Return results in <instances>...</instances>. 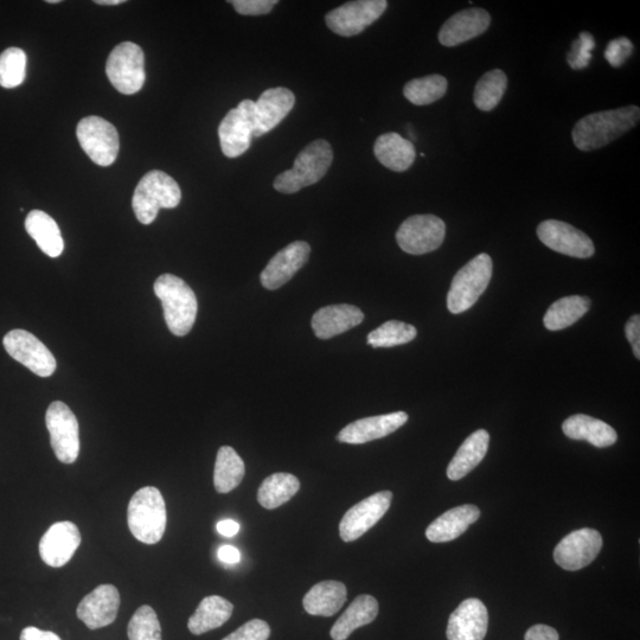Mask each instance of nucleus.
Instances as JSON below:
<instances>
[{
    "mask_svg": "<svg viewBox=\"0 0 640 640\" xmlns=\"http://www.w3.org/2000/svg\"><path fill=\"white\" fill-rule=\"evenodd\" d=\"M639 119L640 110L637 106L587 115L573 128L574 144L585 152L599 150L632 130L639 123Z\"/></svg>",
    "mask_w": 640,
    "mask_h": 640,
    "instance_id": "f257e3e1",
    "label": "nucleus"
},
{
    "mask_svg": "<svg viewBox=\"0 0 640 640\" xmlns=\"http://www.w3.org/2000/svg\"><path fill=\"white\" fill-rule=\"evenodd\" d=\"M155 293L163 305L169 330L177 337L187 336L197 317V298L191 287L174 274H163L156 280Z\"/></svg>",
    "mask_w": 640,
    "mask_h": 640,
    "instance_id": "f03ea898",
    "label": "nucleus"
},
{
    "mask_svg": "<svg viewBox=\"0 0 640 640\" xmlns=\"http://www.w3.org/2000/svg\"><path fill=\"white\" fill-rule=\"evenodd\" d=\"M166 522L168 514L162 492L153 486H146L133 495L127 508V523L138 541L158 543L163 539Z\"/></svg>",
    "mask_w": 640,
    "mask_h": 640,
    "instance_id": "7ed1b4c3",
    "label": "nucleus"
},
{
    "mask_svg": "<svg viewBox=\"0 0 640 640\" xmlns=\"http://www.w3.org/2000/svg\"><path fill=\"white\" fill-rule=\"evenodd\" d=\"M334 160L331 145L324 139L315 140L299 153L291 170L280 174L274 181V189L283 194H296L316 184L329 171Z\"/></svg>",
    "mask_w": 640,
    "mask_h": 640,
    "instance_id": "20e7f679",
    "label": "nucleus"
},
{
    "mask_svg": "<svg viewBox=\"0 0 640 640\" xmlns=\"http://www.w3.org/2000/svg\"><path fill=\"white\" fill-rule=\"evenodd\" d=\"M181 200L182 191L175 179L163 171L153 170L140 179L132 207L140 223L151 224L160 209H174Z\"/></svg>",
    "mask_w": 640,
    "mask_h": 640,
    "instance_id": "39448f33",
    "label": "nucleus"
},
{
    "mask_svg": "<svg viewBox=\"0 0 640 640\" xmlns=\"http://www.w3.org/2000/svg\"><path fill=\"white\" fill-rule=\"evenodd\" d=\"M492 271H494V264L491 256L485 253L479 254L469 264L460 268L454 275L450 292H448V310L454 315L470 310L488 288Z\"/></svg>",
    "mask_w": 640,
    "mask_h": 640,
    "instance_id": "423d86ee",
    "label": "nucleus"
},
{
    "mask_svg": "<svg viewBox=\"0 0 640 640\" xmlns=\"http://www.w3.org/2000/svg\"><path fill=\"white\" fill-rule=\"evenodd\" d=\"M106 73L113 87L120 93H138L146 80L143 49L133 42L120 43L108 57Z\"/></svg>",
    "mask_w": 640,
    "mask_h": 640,
    "instance_id": "0eeeda50",
    "label": "nucleus"
},
{
    "mask_svg": "<svg viewBox=\"0 0 640 640\" xmlns=\"http://www.w3.org/2000/svg\"><path fill=\"white\" fill-rule=\"evenodd\" d=\"M50 444L63 464H74L80 454L79 422L70 408L61 401L51 403L46 414Z\"/></svg>",
    "mask_w": 640,
    "mask_h": 640,
    "instance_id": "6e6552de",
    "label": "nucleus"
},
{
    "mask_svg": "<svg viewBox=\"0 0 640 640\" xmlns=\"http://www.w3.org/2000/svg\"><path fill=\"white\" fill-rule=\"evenodd\" d=\"M76 136L86 155L99 166H111L117 160L120 140L117 128L100 117L83 118Z\"/></svg>",
    "mask_w": 640,
    "mask_h": 640,
    "instance_id": "1a4fd4ad",
    "label": "nucleus"
},
{
    "mask_svg": "<svg viewBox=\"0 0 640 640\" xmlns=\"http://www.w3.org/2000/svg\"><path fill=\"white\" fill-rule=\"evenodd\" d=\"M446 224L434 215H414L401 224L396 233L403 252L422 255L437 251L443 245Z\"/></svg>",
    "mask_w": 640,
    "mask_h": 640,
    "instance_id": "9d476101",
    "label": "nucleus"
},
{
    "mask_svg": "<svg viewBox=\"0 0 640 640\" xmlns=\"http://www.w3.org/2000/svg\"><path fill=\"white\" fill-rule=\"evenodd\" d=\"M255 131V102L243 100L230 110L219 127L223 155L238 158L251 147Z\"/></svg>",
    "mask_w": 640,
    "mask_h": 640,
    "instance_id": "9b49d317",
    "label": "nucleus"
},
{
    "mask_svg": "<svg viewBox=\"0 0 640 640\" xmlns=\"http://www.w3.org/2000/svg\"><path fill=\"white\" fill-rule=\"evenodd\" d=\"M3 344L6 352L14 360L37 376L49 377L55 373L57 364L54 355L29 331L12 330L5 335Z\"/></svg>",
    "mask_w": 640,
    "mask_h": 640,
    "instance_id": "f8f14e48",
    "label": "nucleus"
},
{
    "mask_svg": "<svg viewBox=\"0 0 640 640\" xmlns=\"http://www.w3.org/2000/svg\"><path fill=\"white\" fill-rule=\"evenodd\" d=\"M387 8L386 0H358L330 11L325 22L339 36H356L375 23Z\"/></svg>",
    "mask_w": 640,
    "mask_h": 640,
    "instance_id": "ddd939ff",
    "label": "nucleus"
},
{
    "mask_svg": "<svg viewBox=\"0 0 640 640\" xmlns=\"http://www.w3.org/2000/svg\"><path fill=\"white\" fill-rule=\"evenodd\" d=\"M603 548V536L598 530L584 528L563 537L554 550L556 565L576 572L591 565Z\"/></svg>",
    "mask_w": 640,
    "mask_h": 640,
    "instance_id": "4468645a",
    "label": "nucleus"
},
{
    "mask_svg": "<svg viewBox=\"0 0 640 640\" xmlns=\"http://www.w3.org/2000/svg\"><path fill=\"white\" fill-rule=\"evenodd\" d=\"M392 499V492L381 491L349 509L339 524V535L342 540L354 542L360 539L387 514Z\"/></svg>",
    "mask_w": 640,
    "mask_h": 640,
    "instance_id": "2eb2a0df",
    "label": "nucleus"
},
{
    "mask_svg": "<svg viewBox=\"0 0 640 640\" xmlns=\"http://www.w3.org/2000/svg\"><path fill=\"white\" fill-rule=\"evenodd\" d=\"M537 236L554 252L572 256V258L588 259L595 252L593 241L581 230L566 222L544 221L537 227Z\"/></svg>",
    "mask_w": 640,
    "mask_h": 640,
    "instance_id": "dca6fc26",
    "label": "nucleus"
},
{
    "mask_svg": "<svg viewBox=\"0 0 640 640\" xmlns=\"http://www.w3.org/2000/svg\"><path fill=\"white\" fill-rule=\"evenodd\" d=\"M311 247L305 241L290 243L275 254L260 275L261 285L275 291L290 281L310 258Z\"/></svg>",
    "mask_w": 640,
    "mask_h": 640,
    "instance_id": "f3484780",
    "label": "nucleus"
},
{
    "mask_svg": "<svg viewBox=\"0 0 640 640\" xmlns=\"http://www.w3.org/2000/svg\"><path fill=\"white\" fill-rule=\"evenodd\" d=\"M82 537L73 522H57L42 536L40 555L53 568L66 566L80 547Z\"/></svg>",
    "mask_w": 640,
    "mask_h": 640,
    "instance_id": "a211bd4d",
    "label": "nucleus"
},
{
    "mask_svg": "<svg viewBox=\"0 0 640 640\" xmlns=\"http://www.w3.org/2000/svg\"><path fill=\"white\" fill-rule=\"evenodd\" d=\"M119 607L120 594L117 587L100 585L81 600L76 614L88 629L98 630L115 622Z\"/></svg>",
    "mask_w": 640,
    "mask_h": 640,
    "instance_id": "6ab92c4d",
    "label": "nucleus"
},
{
    "mask_svg": "<svg viewBox=\"0 0 640 640\" xmlns=\"http://www.w3.org/2000/svg\"><path fill=\"white\" fill-rule=\"evenodd\" d=\"M489 613L482 600L463 601L448 619V640H484L488 633Z\"/></svg>",
    "mask_w": 640,
    "mask_h": 640,
    "instance_id": "aec40b11",
    "label": "nucleus"
},
{
    "mask_svg": "<svg viewBox=\"0 0 640 640\" xmlns=\"http://www.w3.org/2000/svg\"><path fill=\"white\" fill-rule=\"evenodd\" d=\"M408 421V414L395 412L384 415L370 416L357 420L345 426L337 435L339 443L362 445L377 439L388 437L396 432Z\"/></svg>",
    "mask_w": 640,
    "mask_h": 640,
    "instance_id": "412c9836",
    "label": "nucleus"
},
{
    "mask_svg": "<svg viewBox=\"0 0 640 640\" xmlns=\"http://www.w3.org/2000/svg\"><path fill=\"white\" fill-rule=\"evenodd\" d=\"M296 104V96L290 89L278 87L267 89L255 102V131L254 138L277 127Z\"/></svg>",
    "mask_w": 640,
    "mask_h": 640,
    "instance_id": "4be33fe9",
    "label": "nucleus"
},
{
    "mask_svg": "<svg viewBox=\"0 0 640 640\" xmlns=\"http://www.w3.org/2000/svg\"><path fill=\"white\" fill-rule=\"evenodd\" d=\"M491 16L488 11L472 8L458 12L447 19L439 31V42L445 47H457L469 42L489 29Z\"/></svg>",
    "mask_w": 640,
    "mask_h": 640,
    "instance_id": "5701e85b",
    "label": "nucleus"
},
{
    "mask_svg": "<svg viewBox=\"0 0 640 640\" xmlns=\"http://www.w3.org/2000/svg\"><path fill=\"white\" fill-rule=\"evenodd\" d=\"M363 319V312L354 305H330L313 315L312 329L318 338L330 339L354 329Z\"/></svg>",
    "mask_w": 640,
    "mask_h": 640,
    "instance_id": "b1692460",
    "label": "nucleus"
},
{
    "mask_svg": "<svg viewBox=\"0 0 640 640\" xmlns=\"http://www.w3.org/2000/svg\"><path fill=\"white\" fill-rule=\"evenodd\" d=\"M480 517V510L476 505L465 504L445 512L434 520L426 530L428 541L445 543L458 539L471 524Z\"/></svg>",
    "mask_w": 640,
    "mask_h": 640,
    "instance_id": "393cba45",
    "label": "nucleus"
},
{
    "mask_svg": "<svg viewBox=\"0 0 640 640\" xmlns=\"http://www.w3.org/2000/svg\"><path fill=\"white\" fill-rule=\"evenodd\" d=\"M566 437L573 440H585L598 448L610 447L617 443L618 434L606 422L585 414H575L562 425Z\"/></svg>",
    "mask_w": 640,
    "mask_h": 640,
    "instance_id": "a878e982",
    "label": "nucleus"
},
{
    "mask_svg": "<svg viewBox=\"0 0 640 640\" xmlns=\"http://www.w3.org/2000/svg\"><path fill=\"white\" fill-rule=\"evenodd\" d=\"M348 591L342 582L322 581L305 595L303 605L311 616L332 617L347 603Z\"/></svg>",
    "mask_w": 640,
    "mask_h": 640,
    "instance_id": "bb28decb",
    "label": "nucleus"
},
{
    "mask_svg": "<svg viewBox=\"0 0 640 640\" xmlns=\"http://www.w3.org/2000/svg\"><path fill=\"white\" fill-rule=\"evenodd\" d=\"M490 444V434L485 430H478L467 438L463 445L459 447L456 456L447 467L448 479L457 482L483 462L488 453Z\"/></svg>",
    "mask_w": 640,
    "mask_h": 640,
    "instance_id": "cd10ccee",
    "label": "nucleus"
},
{
    "mask_svg": "<svg viewBox=\"0 0 640 640\" xmlns=\"http://www.w3.org/2000/svg\"><path fill=\"white\" fill-rule=\"evenodd\" d=\"M374 153L383 166L395 172L407 171L416 157L413 143L395 132L382 134L377 138Z\"/></svg>",
    "mask_w": 640,
    "mask_h": 640,
    "instance_id": "c85d7f7f",
    "label": "nucleus"
},
{
    "mask_svg": "<svg viewBox=\"0 0 640 640\" xmlns=\"http://www.w3.org/2000/svg\"><path fill=\"white\" fill-rule=\"evenodd\" d=\"M379 614V603L371 595L363 594L352 601L348 610L337 620L330 632L334 640H347L351 633L373 623Z\"/></svg>",
    "mask_w": 640,
    "mask_h": 640,
    "instance_id": "c756f323",
    "label": "nucleus"
},
{
    "mask_svg": "<svg viewBox=\"0 0 640 640\" xmlns=\"http://www.w3.org/2000/svg\"><path fill=\"white\" fill-rule=\"evenodd\" d=\"M25 229L41 251L50 258H59L63 253L64 242L59 224L44 211H30L25 220Z\"/></svg>",
    "mask_w": 640,
    "mask_h": 640,
    "instance_id": "7c9ffc66",
    "label": "nucleus"
},
{
    "mask_svg": "<svg viewBox=\"0 0 640 640\" xmlns=\"http://www.w3.org/2000/svg\"><path fill=\"white\" fill-rule=\"evenodd\" d=\"M233 611V604L219 595L204 598L189 619V630L192 635L201 636L203 633L219 629L232 617Z\"/></svg>",
    "mask_w": 640,
    "mask_h": 640,
    "instance_id": "2f4dec72",
    "label": "nucleus"
},
{
    "mask_svg": "<svg viewBox=\"0 0 640 640\" xmlns=\"http://www.w3.org/2000/svg\"><path fill=\"white\" fill-rule=\"evenodd\" d=\"M246 466L238 452L230 446H222L217 452L214 485L219 494L235 490L245 478Z\"/></svg>",
    "mask_w": 640,
    "mask_h": 640,
    "instance_id": "473e14b6",
    "label": "nucleus"
},
{
    "mask_svg": "<svg viewBox=\"0 0 640 640\" xmlns=\"http://www.w3.org/2000/svg\"><path fill=\"white\" fill-rule=\"evenodd\" d=\"M590 307L591 300L587 297L571 296L556 300L544 316V326L550 331L567 329L584 317Z\"/></svg>",
    "mask_w": 640,
    "mask_h": 640,
    "instance_id": "72a5a7b5",
    "label": "nucleus"
},
{
    "mask_svg": "<svg viewBox=\"0 0 640 640\" xmlns=\"http://www.w3.org/2000/svg\"><path fill=\"white\" fill-rule=\"evenodd\" d=\"M299 489L300 483L296 476L291 473H274L262 482L258 501L267 510L277 509L296 496Z\"/></svg>",
    "mask_w": 640,
    "mask_h": 640,
    "instance_id": "f704fd0d",
    "label": "nucleus"
},
{
    "mask_svg": "<svg viewBox=\"0 0 640 640\" xmlns=\"http://www.w3.org/2000/svg\"><path fill=\"white\" fill-rule=\"evenodd\" d=\"M507 87L508 78L502 70L494 69L484 74L473 93V101L478 110L484 112L495 110L503 99Z\"/></svg>",
    "mask_w": 640,
    "mask_h": 640,
    "instance_id": "c9c22d12",
    "label": "nucleus"
},
{
    "mask_svg": "<svg viewBox=\"0 0 640 640\" xmlns=\"http://www.w3.org/2000/svg\"><path fill=\"white\" fill-rule=\"evenodd\" d=\"M447 87L448 82L444 76L433 74L409 81L403 88V94L413 105L426 106L443 98Z\"/></svg>",
    "mask_w": 640,
    "mask_h": 640,
    "instance_id": "e433bc0d",
    "label": "nucleus"
},
{
    "mask_svg": "<svg viewBox=\"0 0 640 640\" xmlns=\"http://www.w3.org/2000/svg\"><path fill=\"white\" fill-rule=\"evenodd\" d=\"M416 335L418 331L413 325L399 322V320H389L371 331L367 342L375 349L393 348L414 341Z\"/></svg>",
    "mask_w": 640,
    "mask_h": 640,
    "instance_id": "4c0bfd02",
    "label": "nucleus"
},
{
    "mask_svg": "<svg viewBox=\"0 0 640 640\" xmlns=\"http://www.w3.org/2000/svg\"><path fill=\"white\" fill-rule=\"evenodd\" d=\"M27 75V54L19 48H9L0 54V86L6 89L21 86Z\"/></svg>",
    "mask_w": 640,
    "mask_h": 640,
    "instance_id": "58836bf2",
    "label": "nucleus"
},
{
    "mask_svg": "<svg viewBox=\"0 0 640 640\" xmlns=\"http://www.w3.org/2000/svg\"><path fill=\"white\" fill-rule=\"evenodd\" d=\"M130 640H162V626L151 606L139 607L127 627Z\"/></svg>",
    "mask_w": 640,
    "mask_h": 640,
    "instance_id": "ea45409f",
    "label": "nucleus"
},
{
    "mask_svg": "<svg viewBox=\"0 0 640 640\" xmlns=\"http://www.w3.org/2000/svg\"><path fill=\"white\" fill-rule=\"evenodd\" d=\"M594 48L595 41L590 32H581L580 37L574 41L572 49L567 55L569 66L575 70L585 69L590 64Z\"/></svg>",
    "mask_w": 640,
    "mask_h": 640,
    "instance_id": "a19ab883",
    "label": "nucleus"
},
{
    "mask_svg": "<svg viewBox=\"0 0 640 640\" xmlns=\"http://www.w3.org/2000/svg\"><path fill=\"white\" fill-rule=\"evenodd\" d=\"M270 636V625L264 620L253 619L222 640H267Z\"/></svg>",
    "mask_w": 640,
    "mask_h": 640,
    "instance_id": "79ce46f5",
    "label": "nucleus"
},
{
    "mask_svg": "<svg viewBox=\"0 0 640 640\" xmlns=\"http://www.w3.org/2000/svg\"><path fill=\"white\" fill-rule=\"evenodd\" d=\"M633 53V44L626 37H619L608 44L605 59L614 68L622 67Z\"/></svg>",
    "mask_w": 640,
    "mask_h": 640,
    "instance_id": "37998d69",
    "label": "nucleus"
},
{
    "mask_svg": "<svg viewBox=\"0 0 640 640\" xmlns=\"http://www.w3.org/2000/svg\"><path fill=\"white\" fill-rule=\"evenodd\" d=\"M243 16H260L270 14L277 0H234L229 2Z\"/></svg>",
    "mask_w": 640,
    "mask_h": 640,
    "instance_id": "c03bdc74",
    "label": "nucleus"
},
{
    "mask_svg": "<svg viewBox=\"0 0 640 640\" xmlns=\"http://www.w3.org/2000/svg\"><path fill=\"white\" fill-rule=\"evenodd\" d=\"M625 334L632 345L633 355L640 360V317L632 316L625 326Z\"/></svg>",
    "mask_w": 640,
    "mask_h": 640,
    "instance_id": "a18cd8bd",
    "label": "nucleus"
},
{
    "mask_svg": "<svg viewBox=\"0 0 640 640\" xmlns=\"http://www.w3.org/2000/svg\"><path fill=\"white\" fill-rule=\"evenodd\" d=\"M524 640H560V636L553 627L537 624L530 627Z\"/></svg>",
    "mask_w": 640,
    "mask_h": 640,
    "instance_id": "49530a36",
    "label": "nucleus"
},
{
    "mask_svg": "<svg viewBox=\"0 0 640 640\" xmlns=\"http://www.w3.org/2000/svg\"><path fill=\"white\" fill-rule=\"evenodd\" d=\"M21 640H62L56 633L51 631H43L37 627L29 626L21 633Z\"/></svg>",
    "mask_w": 640,
    "mask_h": 640,
    "instance_id": "de8ad7c7",
    "label": "nucleus"
},
{
    "mask_svg": "<svg viewBox=\"0 0 640 640\" xmlns=\"http://www.w3.org/2000/svg\"><path fill=\"white\" fill-rule=\"evenodd\" d=\"M217 555L222 562L230 563V565L238 563L241 559L239 550L233 546H222Z\"/></svg>",
    "mask_w": 640,
    "mask_h": 640,
    "instance_id": "09e8293b",
    "label": "nucleus"
},
{
    "mask_svg": "<svg viewBox=\"0 0 640 640\" xmlns=\"http://www.w3.org/2000/svg\"><path fill=\"white\" fill-rule=\"evenodd\" d=\"M217 531L223 536L234 537L239 533L240 524L233 520H223L217 523Z\"/></svg>",
    "mask_w": 640,
    "mask_h": 640,
    "instance_id": "8fccbe9b",
    "label": "nucleus"
},
{
    "mask_svg": "<svg viewBox=\"0 0 640 640\" xmlns=\"http://www.w3.org/2000/svg\"><path fill=\"white\" fill-rule=\"evenodd\" d=\"M99 5H119L125 3V0H96Z\"/></svg>",
    "mask_w": 640,
    "mask_h": 640,
    "instance_id": "3c124183",
    "label": "nucleus"
},
{
    "mask_svg": "<svg viewBox=\"0 0 640 640\" xmlns=\"http://www.w3.org/2000/svg\"><path fill=\"white\" fill-rule=\"evenodd\" d=\"M47 3H49V4H59V3H61V0H48Z\"/></svg>",
    "mask_w": 640,
    "mask_h": 640,
    "instance_id": "603ef678",
    "label": "nucleus"
}]
</instances>
